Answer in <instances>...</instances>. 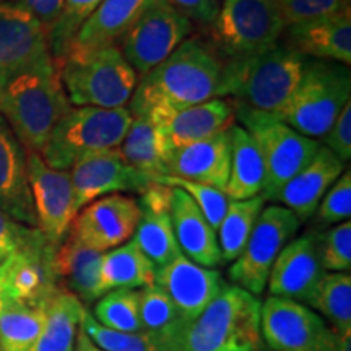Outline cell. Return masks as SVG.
Masks as SVG:
<instances>
[{
  "label": "cell",
  "instance_id": "48",
  "mask_svg": "<svg viewBox=\"0 0 351 351\" xmlns=\"http://www.w3.org/2000/svg\"><path fill=\"white\" fill-rule=\"evenodd\" d=\"M319 351H351V332L339 333L333 328L327 327Z\"/></svg>",
  "mask_w": 351,
  "mask_h": 351
},
{
  "label": "cell",
  "instance_id": "42",
  "mask_svg": "<svg viewBox=\"0 0 351 351\" xmlns=\"http://www.w3.org/2000/svg\"><path fill=\"white\" fill-rule=\"evenodd\" d=\"M319 226H332L348 221L351 215V173L346 168L333 186L326 192L315 210Z\"/></svg>",
  "mask_w": 351,
  "mask_h": 351
},
{
  "label": "cell",
  "instance_id": "37",
  "mask_svg": "<svg viewBox=\"0 0 351 351\" xmlns=\"http://www.w3.org/2000/svg\"><path fill=\"white\" fill-rule=\"evenodd\" d=\"M95 320L103 327L125 333H142L138 289H112L95 304Z\"/></svg>",
  "mask_w": 351,
  "mask_h": 351
},
{
  "label": "cell",
  "instance_id": "13",
  "mask_svg": "<svg viewBox=\"0 0 351 351\" xmlns=\"http://www.w3.org/2000/svg\"><path fill=\"white\" fill-rule=\"evenodd\" d=\"M69 171L77 213L101 197L121 192H135L140 195L152 186V179L132 168L119 148L83 156Z\"/></svg>",
  "mask_w": 351,
  "mask_h": 351
},
{
  "label": "cell",
  "instance_id": "23",
  "mask_svg": "<svg viewBox=\"0 0 351 351\" xmlns=\"http://www.w3.org/2000/svg\"><path fill=\"white\" fill-rule=\"evenodd\" d=\"M345 171V165L324 145L313 160L276 192L270 204H278L295 213L301 223L314 217L320 200Z\"/></svg>",
  "mask_w": 351,
  "mask_h": 351
},
{
  "label": "cell",
  "instance_id": "52",
  "mask_svg": "<svg viewBox=\"0 0 351 351\" xmlns=\"http://www.w3.org/2000/svg\"><path fill=\"white\" fill-rule=\"evenodd\" d=\"M0 285H2V270H0Z\"/></svg>",
  "mask_w": 351,
  "mask_h": 351
},
{
  "label": "cell",
  "instance_id": "15",
  "mask_svg": "<svg viewBox=\"0 0 351 351\" xmlns=\"http://www.w3.org/2000/svg\"><path fill=\"white\" fill-rule=\"evenodd\" d=\"M327 324L298 301L270 296L261 306V335L267 351H319Z\"/></svg>",
  "mask_w": 351,
  "mask_h": 351
},
{
  "label": "cell",
  "instance_id": "32",
  "mask_svg": "<svg viewBox=\"0 0 351 351\" xmlns=\"http://www.w3.org/2000/svg\"><path fill=\"white\" fill-rule=\"evenodd\" d=\"M138 301L142 333L150 337L161 351H173L176 341L189 326L178 307L155 283L138 289Z\"/></svg>",
  "mask_w": 351,
  "mask_h": 351
},
{
  "label": "cell",
  "instance_id": "9",
  "mask_svg": "<svg viewBox=\"0 0 351 351\" xmlns=\"http://www.w3.org/2000/svg\"><path fill=\"white\" fill-rule=\"evenodd\" d=\"M232 108L236 121L251 134L261 150L265 165L262 197L265 202H271L276 192L313 160L320 142L300 134L271 114L254 111L236 103H232Z\"/></svg>",
  "mask_w": 351,
  "mask_h": 351
},
{
  "label": "cell",
  "instance_id": "10",
  "mask_svg": "<svg viewBox=\"0 0 351 351\" xmlns=\"http://www.w3.org/2000/svg\"><path fill=\"white\" fill-rule=\"evenodd\" d=\"M301 221L278 204H270L258 215L243 252L232 262L228 276L234 287L261 296L278 254L295 238Z\"/></svg>",
  "mask_w": 351,
  "mask_h": 351
},
{
  "label": "cell",
  "instance_id": "6",
  "mask_svg": "<svg viewBox=\"0 0 351 351\" xmlns=\"http://www.w3.org/2000/svg\"><path fill=\"white\" fill-rule=\"evenodd\" d=\"M351 101L350 67L307 60L301 82L278 119L309 138H324Z\"/></svg>",
  "mask_w": 351,
  "mask_h": 351
},
{
  "label": "cell",
  "instance_id": "5",
  "mask_svg": "<svg viewBox=\"0 0 351 351\" xmlns=\"http://www.w3.org/2000/svg\"><path fill=\"white\" fill-rule=\"evenodd\" d=\"M307 57L280 43L265 54L228 64V99L278 116L300 85Z\"/></svg>",
  "mask_w": 351,
  "mask_h": 351
},
{
  "label": "cell",
  "instance_id": "4",
  "mask_svg": "<svg viewBox=\"0 0 351 351\" xmlns=\"http://www.w3.org/2000/svg\"><path fill=\"white\" fill-rule=\"evenodd\" d=\"M54 64L70 104L77 108H127L138 83L117 46L70 49Z\"/></svg>",
  "mask_w": 351,
  "mask_h": 351
},
{
  "label": "cell",
  "instance_id": "47",
  "mask_svg": "<svg viewBox=\"0 0 351 351\" xmlns=\"http://www.w3.org/2000/svg\"><path fill=\"white\" fill-rule=\"evenodd\" d=\"M168 2L192 23L210 28L217 19L221 0H168Z\"/></svg>",
  "mask_w": 351,
  "mask_h": 351
},
{
  "label": "cell",
  "instance_id": "18",
  "mask_svg": "<svg viewBox=\"0 0 351 351\" xmlns=\"http://www.w3.org/2000/svg\"><path fill=\"white\" fill-rule=\"evenodd\" d=\"M326 274L320 263L317 234L307 232L289 241L278 254L270 270L267 287L270 296L309 304L315 288Z\"/></svg>",
  "mask_w": 351,
  "mask_h": 351
},
{
  "label": "cell",
  "instance_id": "29",
  "mask_svg": "<svg viewBox=\"0 0 351 351\" xmlns=\"http://www.w3.org/2000/svg\"><path fill=\"white\" fill-rule=\"evenodd\" d=\"M119 152L132 168L150 179L166 174V158L169 155V148L161 127L150 117L132 116Z\"/></svg>",
  "mask_w": 351,
  "mask_h": 351
},
{
  "label": "cell",
  "instance_id": "28",
  "mask_svg": "<svg viewBox=\"0 0 351 351\" xmlns=\"http://www.w3.org/2000/svg\"><path fill=\"white\" fill-rule=\"evenodd\" d=\"M231 165L225 194L230 200H247L262 195L265 165L256 140L239 124L231 125Z\"/></svg>",
  "mask_w": 351,
  "mask_h": 351
},
{
  "label": "cell",
  "instance_id": "16",
  "mask_svg": "<svg viewBox=\"0 0 351 351\" xmlns=\"http://www.w3.org/2000/svg\"><path fill=\"white\" fill-rule=\"evenodd\" d=\"M47 34L12 3H0V86L25 70L51 62Z\"/></svg>",
  "mask_w": 351,
  "mask_h": 351
},
{
  "label": "cell",
  "instance_id": "35",
  "mask_svg": "<svg viewBox=\"0 0 351 351\" xmlns=\"http://www.w3.org/2000/svg\"><path fill=\"white\" fill-rule=\"evenodd\" d=\"M46 324L44 307L5 302L0 314V351H29Z\"/></svg>",
  "mask_w": 351,
  "mask_h": 351
},
{
  "label": "cell",
  "instance_id": "17",
  "mask_svg": "<svg viewBox=\"0 0 351 351\" xmlns=\"http://www.w3.org/2000/svg\"><path fill=\"white\" fill-rule=\"evenodd\" d=\"M54 249L46 243L13 252L0 263V293L7 302H23L36 307L46 306L51 296L60 288L52 270Z\"/></svg>",
  "mask_w": 351,
  "mask_h": 351
},
{
  "label": "cell",
  "instance_id": "21",
  "mask_svg": "<svg viewBox=\"0 0 351 351\" xmlns=\"http://www.w3.org/2000/svg\"><path fill=\"white\" fill-rule=\"evenodd\" d=\"M231 165L230 129L200 142L174 148L166 158V174L225 192Z\"/></svg>",
  "mask_w": 351,
  "mask_h": 351
},
{
  "label": "cell",
  "instance_id": "43",
  "mask_svg": "<svg viewBox=\"0 0 351 351\" xmlns=\"http://www.w3.org/2000/svg\"><path fill=\"white\" fill-rule=\"evenodd\" d=\"M276 7L285 28L335 15L351 8L345 0H276Z\"/></svg>",
  "mask_w": 351,
  "mask_h": 351
},
{
  "label": "cell",
  "instance_id": "7",
  "mask_svg": "<svg viewBox=\"0 0 351 351\" xmlns=\"http://www.w3.org/2000/svg\"><path fill=\"white\" fill-rule=\"evenodd\" d=\"M130 122L129 108L72 106L57 122L39 155L51 168L69 171L83 156L117 150Z\"/></svg>",
  "mask_w": 351,
  "mask_h": 351
},
{
  "label": "cell",
  "instance_id": "49",
  "mask_svg": "<svg viewBox=\"0 0 351 351\" xmlns=\"http://www.w3.org/2000/svg\"><path fill=\"white\" fill-rule=\"evenodd\" d=\"M77 343H75V348H73V351H103L99 350L98 346H95L93 343H91L90 339L83 333L82 328H78V333H77Z\"/></svg>",
  "mask_w": 351,
  "mask_h": 351
},
{
  "label": "cell",
  "instance_id": "39",
  "mask_svg": "<svg viewBox=\"0 0 351 351\" xmlns=\"http://www.w3.org/2000/svg\"><path fill=\"white\" fill-rule=\"evenodd\" d=\"M152 182L173 189H181L182 192H186L194 200V204L200 208L204 217L207 218L210 226L215 231L218 230L219 223H221V219L228 210V205H230V199H228L225 192L200 182H192L181 178H174V176H155V178H152Z\"/></svg>",
  "mask_w": 351,
  "mask_h": 351
},
{
  "label": "cell",
  "instance_id": "30",
  "mask_svg": "<svg viewBox=\"0 0 351 351\" xmlns=\"http://www.w3.org/2000/svg\"><path fill=\"white\" fill-rule=\"evenodd\" d=\"M46 324L29 351H73L78 328L86 309L67 289L59 288L44 306Z\"/></svg>",
  "mask_w": 351,
  "mask_h": 351
},
{
  "label": "cell",
  "instance_id": "53",
  "mask_svg": "<svg viewBox=\"0 0 351 351\" xmlns=\"http://www.w3.org/2000/svg\"><path fill=\"white\" fill-rule=\"evenodd\" d=\"M345 2H346V3H348V5H351V0H345Z\"/></svg>",
  "mask_w": 351,
  "mask_h": 351
},
{
  "label": "cell",
  "instance_id": "26",
  "mask_svg": "<svg viewBox=\"0 0 351 351\" xmlns=\"http://www.w3.org/2000/svg\"><path fill=\"white\" fill-rule=\"evenodd\" d=\"M103 254L67 234L52 256V270L59 287L75 295L82 302L99 300L103 296L99 285Z\"/></svg>",
  "mask_w": 351,
  "mask_h": 351
},
{
  "label": "cell",
  "instance_id": "41",
  "mask_svg": "<svg viewBox=\"0 0 351 351\" xmlns=\"http://www.w3.org/2000/svg\"><path fill=\"white\" fill-rule=\"evenodd\" d=\"M322 269L333 274H350L351 269V223L335 225L317 236Z\"/></svg>",
  "mask_w": 351,
  "mask_h": 351
},
{
  "label": "cell",
  "instance_id": "14",
  "mask_svg": "<svg viewBox=\"0 0 351 351\" xmlns=\"http://www.w3.org/2000/svg\"><path fill=\"white\" fill-rule=\"evenodd\" d=\"M140 215L138 200L134 197L122 194L101 197L77 213L69 234L95 251L106 252L134 236Z\"/></svg>",
  "mask_w": 351,
  "mask_h": 351
},
{
  "label": "cell",
  "instance_id": "2",
  "mask_svg": "<svg viewBox=\"0 0 351 351\" xmlns=\"http://www.w3.org/2000/svg\"><path fill=\"white\" fill-rule=\"evenodd\" d=\"M70 108L54 60L25 70L0 86V116L28 152H43Z\"/></svg>",
  "mask_w": 351,
  "mask_h": 351
},
{
  "label": "cell",
  "instance_id": "19",
  "mask_svg": "<svg viewBox=\"0 0 351 351\" xmlns=\"http://www.w3.org/2000/svg\"><path fill=\"white\" fill-rule=\"evenodd\" d=\"M155 285L163 289L184 320L191 324L228 283L217 269L197 265L187 257L179 256L168 265L156 269Z\"/></svg>",
  "mask_w": 351,
  "mask_h": 351
},
{
  "label": "cell",
  "instance_id": "1",
  "mask_svg": "<svg viewBox=\"0 0 351 351\" xmlns=\"http://www.w3.org/2000/svg\"><path fill=\"white\" fill-rule=\"evenodd\" d=\"M217 98L228 99V62L207 38L189 36L168 59L138 78L129 111L160 121Z\"/></svg>",
  "mask_w": 351,
  "mask_h": 351
},
{
  "label": "cell",
  "instance_id": "38",
  "mask_svg": "<svg viewBox=\"0 0 351 351\" xmlns=\"http://www.w3.org/2000/svg\"><path fill=\"white\" fill-rule=\"evenodd\" d=\"M101 2L103 0H62L59 19L47 34V44L54 62L67 54L78 29L93 15Z\"/></svg>",
  "mask_w": 351,
  "mask_h": 351
},
{
  "label": "cell",
  "instance_id": "45",
  "mask_svg": "<svg viewBox=\"0 0 351 351\" xmlns=\"http://www.w3.org/2000/svg\"><path fill=\"white\" fill-rule=\"evenodd\" d=\"M320 145L330 150L343 165L348 163L351 158V101L324 135Z\"/></svg>",
  "mask_w": 351,
  "mask_h": 351
},
{
  "label": "cell",
  "instance_id": "20",
  "mask_svg": "<svg viewBox=\"0 0 351 351\" xmlns=\"http://www.w3.org/2000/svg\"><path fill=\"white\" fill-rule=\"evenodd\" d=\"M280 43L301 56L350 67L351 64V8L335 15L285 28Z\"/></svg>",
  "mask_w": 351,
  "mask_h": 351
},
{
  "label": "cell",
  "instance_id": "44",
  "mask_svg": "<svg viewBox=\"0 0 351 351\" xmlns=\"http://www.w3.org/2000/svg\"><path fill=\"white\" fill-rule=\"evenodd\" d=\"M47 241L36 228H29L15 221L5 213L0 212V254L8 257L13 252L23 251V249L36 247L46 244Z\"/></svg>",
  "mask_w": 351,
  "mask_h": 351
},
{
  "label": "cell",
  "instance_id": "8",
  "mask_svg": "<svg viewBox=\"0 0 351 351\" xmlns=\"http://www.w3.org/2000/svg\"><path fill=\"white\" fill-rule=\"evenodd\" d=\"M283 32L276 0H221L207 39L228 64H236L274 49Z\"/></svg>",
  "mask_w": 351,
  "mask_h": 351
},
{
  "label": "cell",
  "instance_id": "24",
  "mask_svg": "<svg viewBox=\"0 0 351 351\" xmlns=\"http://www.w3.org/2000/svg\"><path fill=\"white\" fill-rule=\"evenodd\" d=\"M169 218L176 241L184 257L207 269H217L221 265L223 258L219 252L217 231L210 226L194 200L181 189H173Z\"/></svg>",
  "mask_w": 351,
  "mask_h": 351
},
{
  "label": "cell",
  "instance_id": "34",
  "mask_svg": "<svg viewBox=\"0 0 351 351\" xmlns=\"http://www.w3.org/2000/svg\"><path fill=\"white\" fill-rule=\"evenodd\" d=\"M267 202L262 195L247 200H230L228 210L217 230L223 263L234 262L243 252L252 228Z\"/></svg>",
  "mask_w": 351,
  "mask_h": 351
},
{
  "label": "cell",
  "instance_id": "22",
  "mask_svg": "<svg viewBox=\"0 0 351 351\" xmlns=\"http://www.w3.org/2000/svg\"><path fill=\"white\" fill-rule=\"evenodd\" d=\"M0 212L21 225L36 228L26 150L0 116Z\"/></svg>",
  "mask_w": 351,
  "mask_h": 351
},
{
  "label": "cell",
  "instance_id": "51",
  "mask_svg": "<svg viewBox=\"0 0 351 351\" xmlns=\"http://www.w3.org/2000/svg\"><path fill=\"white\" fill-rule=\"evenodd\" d=\"M5 258H7L5 256H2V254H0V263H2L3 261H5Z\"/></svg>",
  "mask_w": 351,
  "mask_h": 351
},
{
  "label": "cell",
  "instance_id": "27",
  "mask_svg": "<svg viewBox=\"0 0 351 351\" xmlns=\"http://www.w3.org/2000/svg\"><path fill=\"white\" fill-rule=\"evenodd\" d=\"M155 2L156 0H103L93 15L78 29L70 49H101L117 46Z\"/></svg>",
  "mask_w": 351,
  "mask_h": 351
},
{
  "label": "cell",
  "instance_id": "12",
  "mask_svg": "<svg viewBox=\"0 0 351 351\" xmlns=\"http://www.w3.org/2000/svg\"><path fill=\"white\" fill-rule=\"evenodd\" d=\"M28 181L32 189L38 230L52 247L67 238L75 212L70 171L51 168L36 152L26 150Z\"/></svg>",
  "mask_w": 351,
  "mask_h": 351
},
{
  "label": "cell",
  "instance_id": "40",
  "mask_svg": "<svg viewBox=\"0 0 351 351\" xmlns=\"http://www.w3.org/2000/svg\"><path fill=\"white\" fill-rule=\"evenodd\" d=\"M80 328L91 343L103 351H161L145 333H125L103 327L90 313H85Z\"/></svg>",
  "mask_w": 351,
  "mask_h": 351
},
{
  "label": "cell",
  "instance_id": "50",
  "mask_svg": "<svg viewBox=\"0 0 351 351\" xmlns=\"http://www.w3.org/2000/svg\"><path fill=\"white\" fill-rule=\"evenodd\" d=\"M5 298H3V295L2 293H0V314H2V311H3V307H5Z\"/></svg>",
  "mask_w": 351,
  "mask_h": 351
},
{
  "label": "cell",
  "instance_id": "3",
  "mask_svg": "<svg viewBox=\"0 0 351 351\" xmlns=\"http://www.w3.org/2000/svg\"><path fill=\"white\" fill-rule=\"evenodd\" d=\"M261 306L257 296L226 285L189 324L173 351H267L261 335Z\"/></svg>",
  "mask_w": 351,
  "mask_h": 351
},
{
  "label": "cell",
  "instance_id": "36",
  "mask_svg": "<svg viewBox=\"0 0 351 351\" xmlns=\"http://www.w3.org/2000/svg\"><path fill=\"white\" fill-rule=\"evenodd\" d=\"M309 306L319 311L339 333L351 332V275L326 274L315 288Z\"/></svg>",
  "mask_w": 351,
  "mask_h": 351
},
{
  "label": "cell",
  "instance_id": "33",
  "mask_svg": "<svg viewBox=\"0 0 351 351\" xmlns=\"http://www.w3.org/2000/svg\"><path fill=\"white\" fill-rule=\"evenodd\" d=\"M140 219L137 230L134 232V241L137 243L148 261L156 269L168 265L182 256L176 241L169 212L166 210H150L140 207Z\"/></svg>",
  "mask_w": 351,
  "mask_h": 351
},
{
  "label": "cell",
  "instance_id": "54",
  "mask_svg": "<svg viewBox=\"0 0 351 351\" xmlns=\"http://www.w3.org/2000/svg\"><path fill=\"white\" fill-rule=\"evenodd\" d=\"M3 2H5V0H0V3H3Z\"/></svg>",
  "mask_w": 351,
  "mask_h": 351
},
{
  "label": "cell",
  "instance_id": "31",
  "mask_svg": "<svg viewBox=\"0 0 351 351\" xmlns=\"http://www.w3.org/2000/svg\"><path fill=\"white\" fill-rule=\"evenodd\" d=\"M156 267L134 239L103 254L99 285L103 295L112 289H142L155 283Z\"/></svg>",
  "mask_w": 351,
  "mask_h": 351
},
{
  "label": "cell",
  "instance_id": "25",
  "mask_svg": "<svg viewBox=\"0 0 351 351\" xmlns=\"http://www.w3.org/2000/svg\"><path fill=\"white\" fill-rule=\"evenodd\" d=\"M155 122L161 127L171 152L231 129L236 116L230 99L217 98L179 109Z\"/></svg>",
  "mask_w": 351,
  "mask_h": 351
},
{
  "label": "cell",
  "instance_id": "11",
  "mask_svg": "<svg viewBox=\"0 0 351 351\" xmlns=\"http://www.w3.org/2000/svg\"><path fill=\"white\" fill-rule=\"evenodd\" d=\"M194 32V23L168 0H156L117 44L138 78L160 65Z\"/></svg>",
  "mask_w": 351,
  "mask_h": 351
},
{
  "label": "cell",
  "instance_id": "46",
  "mask_svg": "<svg viewBox=\"0 0 351 351\" xmlns=\"http://www.w3.org/2000/svg\"><path fill=\"white\" fill-rule=\"evenodd\" d=\"M5 2L28 13L43 26L46 34H49L52 26L56 25L62 8V0H5Z\"/></svg>",
  "mask_w": 351,
  "mask_h": 351
}]
</instances>
